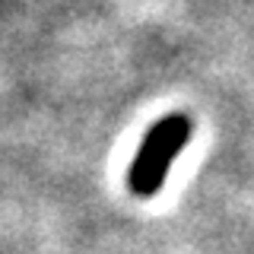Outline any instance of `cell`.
<instances>
[{
	"label": "cell",
	"instance_id": "6da1fadb",
	"mask_svg": "<svg viewBox=\"0 0 254 254\" xmlns=\"http://www.w3.org/2000/svg\"><path fill=\"white\" fill-rule=\"evenodd\" d=\"M188 137H190V121L185 115L162 118V121L146 133V140H143L140 153L130 165V178H127L133 194L149 197L162 188L165 172H169V165L175 162V156L181 153V146L188 143Z\"/></svg>",
	"mask_w": 254,
	"mask_h": 254
}]
</instances>
